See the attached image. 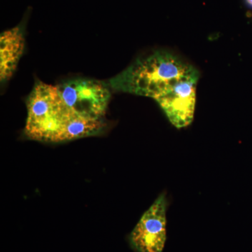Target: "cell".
Instances as JSON below:
<instances>
[{
    "instance_id": "cell-1",
    "label": "cell",
    "mask_w": 252,
    "mask_h": 252,
    "mask_svg": "<svg viewBox=\"0 0 252 252\" xmlns=\"http://www.w3.org/2000/svg\"><path fill=\"white\" fill-rule=\"evenodd\" d=\"M25 134L32 140L61 142L97 135L102 120L78 115L63 101L56 86L38 82L27 99Z\"/></svg>"
},
{
    "instance_id": "cell-2",
    "label": "cell",
    "mask_w": 252,
    "mask_h": 252,
    "mask_svg": "<svg viewBox=\"0 0 252 252\" xmlns=\"http://www.w3.org/2000/svg\"><path fill=\"white\" fill-rule=\"evenodd\" d=\"M200 76L198 69L178 56L157 51L137 59L109 81V87L120 92L157 100L187 78Z\"/></svg>"
},
{
    "instance_id": "cell-3",
    "label": "cell",
    "mask_w": 252,
    "mask_h": 252,
    "mask_svg": "<svg viewBox=\"0 0 252 252\" xmlns=\"http://www.w3.org/2000/svg\"><path fill=\"white\" fill-rule=\"evenodd\" d=\"M63 101L78 115L102 120L111 94L109 84L94 79H72L56 86Z\"/></svg>"
},
{
    "instance_id": "cell-4",
    "label": "cell",
    "mask_w": 252,
    "mask_h": 252,
    "mask_svg": "<svg viewBox=\"0 0 252 252\" xmlns=\"http://www.w3.org/2000/svg\"><path fill=\"white\" fill-rule=\"evenodd\" d=\"M167 202L160 195L144 212L130 236L131 245L138 252H162L166 240Z\"/></svg>"
},
{
    "instance_id": "cell-5",
    "label": "cell",
    "mask_w": 252,
    "mask_h": 252,
    "mask_svg": "<svg viewBox=\"0 0 252 252\" xmlns=\"http://www.w3.org/2000/svg\"><path fill=\"white\" fill-rule=\"evenodd\" d=\"M199 77L180 81L170 92L157 99L169 121L177 128L187 127L193 122Z\"/></svg>"
},
{
    "instance_id": "cell-6",
    "label": "cell",
    "mask_w": 252,
    "mask_h": 252,
    "mask_svg": "<svg viewBox=\"0 0 252 252\" xmlns=\"http://www.w3.org/2000/svg\"><path fill=\"white\" fill-rule=\"evenodd\" d=\"M25 49V37L21 28L3 32L0 36V79L9 80L17 68Z\"/></svg>"
},
{
    "instance_id": "cell-7",
    "label": "cell",
    "mask_w": 252,
    "mask_h": 252,
    "mask_svg": "<svg viewBox=\"0 0 252 252\" xmlns=\"http://www.w3.org/2000/svg\"><path fill=\"white\" fill-rule=\"evenodd\" d=\"M245 3L248 5L249 7L251 8L252 9V0H245Z\"/></svg>"
}]
</instances>
